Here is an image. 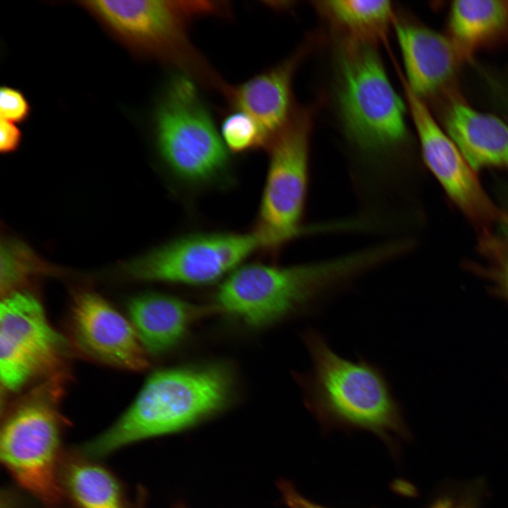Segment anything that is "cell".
Returning a JSON list of instances; mask_svg holds the SVG:
<instances>
[{
    "mask_svg": "<svg viewBox=\"0 0 508 508\" xmlns=\"http://www.w3.org/2000/svg\"><path fill=\"white\" fill-rule=\"evenodd\" d=\"M301 339L311 368L294 375L306 407L322 430L368 431L399 454L401 442L411 434L383 370L361 356L357 361L341 357L314 329L305 330Z\"/></svg>",
    "mask_w": 508,
    "mask_h": 508,
    "instance_id": "6da1fadb",
    "label": "cell"
},
{
    "mask_svg": "<svg viewBox=\"0 0 508 508\" xmlns=\"http://www.w3.org/2000/svg\"><path fill=\"white\" fill-rule=\"evenodd\" d=\"M380 261L377 250L369 247L303 265L248 264L234 270L220 285L215 306L248 325H269L311 313Z\"/></svg>",
    "mask_w": 508,
    "mask_h": 508,
    "instance_id": "7a4b0ae2",
    "label": "cell"
},
{
    "mask_svg": "<svg viewBox=\"0 0 508 508\" xmlns=\"http://www.w3.org/2000/svg\"><path fill=\"white\" fill-rule=\"evenodd\" d=\"M233 382L225 368L162 370L145 382L128 409L101 435L87 442L83 454L107 456L128 445L190 428L222 411Z\"/></svg>",
    "mask_w": 508,
    "mask_h": 508,
    "instance_id": "3957f363",
    "label": "cell"
},
{
    "mask_svg": "<svg viewBox=\"0 0 508 508\" xmlns=\"http://www.w3.org/2000/svg\"><path fill=\"white\" fill-rule=\"evenodd\" d=\"M375 44L344 37L336 61L335 98L345 135L370 157L398 149L407 135L404 102Z\"/></svg>",
    "mask_w": 508,
    "mask_h": 508,
    "instance_id": "277c9868",
    "label": "cell"
},
{
    "mask_svg": "<svg viewBox=\"0 0 508 508\" xmlns=\"http://www.w3.org/2000/svg\"><path fill=\"white\" fill-rule=\"evenodd\" d=\"M64 375L44 382L6 413L1 431V459L15 480L42 502L62 496L59 472L63 418L59 401Z\"/></svg>",
    "mask_w": 508,
    "mask_h": 508,
    "instance_id": "5b68a950",
    "label": "cell"
},
{
    "mask_svg": "<svg viewBox=\"0 0 508 508\" xmlns=\"http://www.w3.org/2000/svg\"><path fill=\"white\" fill-rule=\"evenodd\" d=\"M87 10L131 44L174 66L202 84L214 72L195 49L188 29L195 19L226 15L223 1L101 0L82 2Z\"/></svg>",
    "mask_w": 508,
    "mask_h": 508,
    "instance_id": "8992f818",
    "label": "cell"
},
{
    "mask_svg": "<svg viewBox=\"0 0 508 508\" xmlns=\"http://www.w3.org/2000/svg\"><path fill=\"white\" fill-rule=\"evenodd\" d=\"M154 126L159 155L179 180L202 186L226 174L228 149L190 76L177 71L169 78L156 107Z\"/></svg>",
    "mask_w": 508,
    "mask_h": 508,
    "instance_id": "52a82bcc",
    "label": "cell"
},
{
    "mask_svg": "<svg viewBox=\"0 0 508 508\" xmlns=\"http://www.w3.org/2000/svg\"><path fill=\"white\" fill-rule=\"evenodd\" d=\"M310 133L309 114L298 113L267 147L269 167L253 231L265 250L275 251L303 234L327 229L326 226L301 225L308 186Z\"/></svg>",
    "mask_w": 508,
    "mask_h": 508,
    "instance_id": "ba28073f",
    "label": "cell"
},
{
    "mask_svg": "<svg viewBox=\"0 0 508 508\" xmlns=\"http://www.w3.org/2000/svg\"><path fill=\"white\" fill-rule=\"evenodd\" d=\"M68 343L50 325L37 298L24 291L5 296L0 305V375L8 392L39 377L63 373Z\"/></svg>",
    "mask_w": 508,
    "mask_h": 508,
    "instance_id": "9c48e42d",
    "label": "cell"
},
{
    "mask_svg": "<svg viewBox=\"0 0 508 508\" xmlns=\"http://www.w3.org/2000/svg\"><path fill=\"white\" fill-rule=\"evenodd\" d=\"M260 248L253 232L190 234L132 261L127 270L140 280L206 284L232 272Z\"/></svg>",
    "mask_w": 508,
    "mask_h": 508,
    "instance_id": "30bf717a",
    "label": "cell"
},
{
    "mask_svg": "<svg viewBox=\"0 0 508 508\" xmlns=\"http://www.w3.org/2000/svg\"><path fill=\"white\" fill-rule=\"evenodd\" d=\"M402 80L406 104L420 140L424 161L452 200L476 222H504L483 190L474 169L451 138L440 128L423 99Z\"/></svg>",
    "mask_w": 508,
    "mask_h": 508,
    "instance_id": "8fae6325",
    "label": "cell"
},
{
    "mask_svg": "<svg viewBox=\"0 0 508 508\" xmlns=\"http://www.w3.org/2000/svg\"><path fill=\"white\" fill-rule=\"evenodd\" d=\"M69 319L75 344L90 357L130 370L149 367L148 353L131 321L100 296L75 295Z\"/></svg>",
    "mask_w": 508,
    "mask_h": 508,
    "instance_id": "7c38bea8",
    "label": "cell"
},
{
    "mask_svg": "<svg viewBox=\"0 0 508 508\" xmlns=\"http://www.w3.org/2000/svg\"><path fill=\"white\" fill-rule=\"evenodd\" d=\"M394 25L407 85L422 99L444 90L465 61L451 39L413 23L394 19Z\"/></svg>",
    "mask_w": 508,
    "mask_h": 508,
    "instance_id": "4fadbf2b",
    "label": "cell"
},
{
    "mask_svg": "<svg viewBox=\"0 0 508 508\" xmlns=\"http://www.w3.org/2000/svg\"><path fill=\"white\" fill-rule=\"evenodd\" d=\"M299 54L246 81L226 85L222 93L232 110L251 116L261 129L266 147L287 126L291 114V80Z\"/></svg>",
    "mask_w": 508,
    "mask_h": 508,
    "instance_id": "5bb4252c",
    "label": "cell"
},
{
    "mask_svg": "<svg viewBox=\"0 0 508 508\" xmlns=\"http://www.w3.org/2000/svg\"><path fill=\"white\" fill-rule=\"evenodd\" d=\"M158 293L137 296L128 305L130 321L147 353H162L172 348L190 325L217 311Z\"/></svg>",
    "mask_w": 508,
    "mask_h": 508,
    "instance_id": "9a60e30c",
    "label": "cell"
},
{
    "mask_svg": "<svg viewBox=\"0 0 508 508\" xmlns=\"http://www.w3.org/2000/svg\"><path fill=\"white\" fill-rule=\"evenodd\" d=\"M445 124L473 169L485 166L508 168V126L500 119L454 98L446 109Z\"/></svg>",
    "mask_w": 508,
    "mask_h": 508,
    "instance_id": "2e32d148",
    "label": "cell"
},
{
    "mask_svg": "<svg viewBox=\"0 0 508 508\" xmlns=\"http://www.w3.org/2000/svg\"><path fill=\"white\" fill-rule=\"evenodd\" d=\"M448 25L449 37L464 59H470L478 50L508 40V1H455Z\"/></svg>",
    "mask_w": 508,
    "mask_h": 508,
    "instance_id": "e0dca14e",
    "label": "cell"
},
{
    "mask_svg": "<svg viewBox=\"0 0 508 508\" xmlns=\"http://www.w3.org/2000/svg\"><path fill=\"white\" fill-rule=\"evenodd\" d=\"M59 478L79 508H126L117 480L88 458L71 457L61 464Z\"/></svg>",
    "mask_w": 508,
    "mask_h": 508,
    "instance_id": "ac0fdd59",
    "label": "cell"
},
{
    "mask_svg": "<svg viewBox=\"0 0 508 508\" xmlns=\"http://www.w3.org/2000/svg\"><path fill=\"white\" fill-rule=\"evenodd\" d=\"M318 7L345 38L376 44L385 39L394 13L386 0H333L320 1Z\"/></svg>",
    "mask_w": 508,
    "mask_h": 508,
    "instance_id": "d6986e66",
    "label": "cell"
},
{
    "mask_svg": "<svg viewBox=\"0 0 508 508\" xmlns=\"http://www.w3.org/2000/svg\"><path fill=\"white\" fill-rule=\"evenodd\" d=\"M28 246L6 241L1 248V292L5 296L18 291L30 277L46 272L47 266Z\"/></svg>",
    "mask_w": 508,
    "mask_h": 508,
    "instance_id": "ffe728a7",
    "label": "cell"
},
{
    "mask_svg": "<svg viewBox=\"0 0 508 508\" xmlns=\"http://www.w3.org/2000/svg\"><path fill=\"white\" fill-rule=\"evenodd\" d=\"M220 134L227 149L234 152H243L267 145L265 138L255 121L239 110H233L225 116Z\"/></svg>",
    "mask_w": 508,
    "mask_h": 508,
    "instance_id": "44dd1931",
    "label": "cell"
},
{
    "mask_svg": "<svg viewBox=\"0 0 508 508\" xmlns=\"http://www.w3.org/2000/svg\"><path fill=\"white\" fill-rule=\"evenodd\" d=\"M480 247L488 261L490 276L508 298V242L485 232Z\"/></svg>",
    "mask_w": 508,
    "mask_h": 508,
    "instance_id": "7402d4cb",
    "label": "cell"
},
{
    "mask_svg": "<svg viewBox=\"0 0 508 508\" xmlns=\"http://www.w3.org/2000/svg\"><path fill=\"white\" fill-rule=\"evenodd\" d=\"M30 104L19 90L4 86L0 90L1 119L13 123L25 120L30 114Z\"/></svg>",
    "mask_w": 508,
    "mask_h": 508,
    "instance_id": "603a6c76",
    "label": "cell"
},
{
    "mask_svg": "<svg viewBox=\"0 0 508 508\" xmlns=\"http://www.w3.org/2000/svg\"><path fill=\"white\" fill-rule=\"evenodd\" d=\"M277 485L282 501L288 508H328L305 497L289 480L281 479Z\"/></svg>",
    "mask_w": 508,
    "mask_h": 508,
    "instance_id": "cb8c5ba5",
    "label": "cell"
},
{
    "mask_svg": "<svg viewBox=\"0 0 508 508\" xmlns=\"http://www.w3.org/2000/svg\"><path fill=\"white\" fill-rule=\"evenodd\" d=\"M22 139V133L11 121L0 120V150L8 153L17 149Z\"/></svg>",
    "mask_w": 508,
    "mask_h": 508,
    "instance_id": "d4e9b609",
    "label": "cell"
},
{
    "mask_svg": "<svg viewBox=\"0 0 508 508\" xmlns=\"http://www.w3.org/2000/svg\"><path fill=\"white\" fill-rule=\"evenodd\" d=\"M478 500L474 492L456 496H445L437 500L430 508H478Z\"/></svg>",
    "mask_w": 508,
    "mask_h": 508,
    "instance_id": "484cf974",
    "label": "cell"
},
{
    "mask_svg": "<svg viewBox=\"0 0 508 508\" xmlns=\"http://www.w3.org/2000/svg\"><path fill=\"white\" fill-rule=\"evenodd\" d=\"M173 508H188L186 505L182 502H177L174 505Z\"/></svg>",
    "mask_w": 508,
    "mask_h": 508,
    "instance_id": "4316f807",
    "label": "cell"
},
{
    "mask_svg": "<svg viewBox=\"0 0 508 508\" xmlns=\"http://www.w3.org/2000/svg\"><path fill=\"white\" fill-rule=\"evenodd\" d=\"M504 229L508 236V219L504 222Z\"/></svg>",
    "mask_w": 508,
    "mask_h": 508,
    "instance_id": "83f0119b",
    "label": "cell"
}]
</instances>
